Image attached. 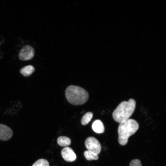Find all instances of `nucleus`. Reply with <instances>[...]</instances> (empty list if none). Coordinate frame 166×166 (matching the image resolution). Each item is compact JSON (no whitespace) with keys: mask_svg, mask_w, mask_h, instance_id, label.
Masks as SVG:
<instances>
[{"mask_svg":"<svg viewBox=\"0 0 166 166\" xmlns=\"http://www.w3.org/2000/svg\"><path fill=\"white\" fill-rule=\"evenodd\" d=\"M129 166H142V164L139 160L135 159L133 160L130 162Z\"/></svg>","mask_w":166,"mask_h":166,"instance_id":"obj_14","label":"nucleus"},{"mask_svg":"<svg viewBox=\"0 0 166 166\" xmlns=\"http://www.w3.org/2000/svg\"><path fill=\"white\" fill-rule=\"evenodd\" d=\"M86 147L88 150L97 155L101 152V147L99 141L95 137H89L85 142Z\"/></svg>","mask_w":166,"mask_h":166,"instance_id":"obj_4","label":"nucleus"},{"mask_svg":"<svg viewBox=\"0 0 166 166\" xmlns=\"http://www.w3.org/2000/svg\"><path fill=\"white\" fill-rule=\"evenodd\" d=\"M65 95L67 100L71 104L81 105L88 100V92L82 88L77 86L71 85L68 86L65 91Z\"/></svg>","mask_w":166,"mask_h":166,"instance_id":"obj_3","label":"nucleus"},{"mask_svg":"<svg viewBox=\"0 0 166 166\" xmlns=\"http://www.w3.org/2000/svg\"><path fill=\"white\" fill-rule=\"evenodd\" d=\"M13 132L12 129L8 126L0 124V140H7L12 137Z\"/></svg>","mask_w":166,"mask_h":166,"instance_id":"obj_7","label":"nucleus"},{"mask_svg":"<svg viewBox=\"0 0 166 166\" xmlns=\"http://www.w3.org/2000/svg\"><path fill=\"white\" fill-rule=\"evenodd\" d=\"M32 166H49V164L46 160L41 159L36 161Z\"/></svg>","mask_w":166,"mask_h":166,"instance_id":"obj_13","label":"nucleus"},{"mask_svg":"<svg viewBox=\"0 0 166 166\" xmlns=\"http://www.w3.org/2000/svg\"><path fill=\"white\" fill-rule=\"evenodd\" d=\"M35 68L32 65H28L21 69L20 73L23 76L28 77L30 75L35 71Z\"/></svg>","mask_w":166,"mask_h":166,"instance_id":"obj_9","label":"nucleus"},{"mask_svg":"<svg viewBox=\"0 0 166 166\" xmlns=\"http://www.w3.org/2000/svg\"><path fill=\"white\" fill-rule=\"evenodd\" d=\"M84 155L86 159L88 160H97L99 158L98 155L88 150L84 152Z\"/></svg>","mask_w":166,"mask_h":166,"instance_id":"obj_12","label":"nucleus"},{"mask_svg":"<svg viewBox=\"0 0 166 166\" xmlns=\"http://www.w3.org/2000/svg\"><path fill=\"white\" fill-rule=\"evenodd\" d=\"M34 55V49L29 45L24 46L20 50L19 55V59L26 61L32 59Z\"/></svg>","mask_w":166,"mask_h":166,"instance_id":"obj_5","label":"nucleus"},{"mask_svg":"<svg viewBox=\"0 0 166 166\" xmlns=\"http://www.w3.org/2000/svg\"><path fill=\"white\" fill-rule=\"evenodd\" d=\"M93 131L97 133H102L104 132L105 127L102 122L99 120L94 121L92 124Z\"/></svg>","mask_w":166,"mask_h":166,"instance_id":"obj_8","label":"nucleus"},{"mask_svg":"<svg viewBox=\"0 0 166 166\" xmlns=\"http://www.w3.org/2000/svg\"><path fill=\"white\" fill-rule=\"evenodd\" d=\"M61 155L64 160L68 162H73L77 158L76 155L73 150L69 147L64 148L61 150Z\"/></svg>","mask_w":166,"mask_h":166,"instance_id":"obj_6","label":"nucleus"},{"mask_svg":"<svg viewBox=\"0 0 166 166\" xmlns=\"http://www.w3.org/2000/svg\"><path fill=\"white\" fill-rule=\"evenodd\" d=\"M139 127L137 122L132 119L120 123L118 128V141L119 144L122 145H126L128 138L136 132Z\"/></svg>","mask_w":166,"mask_h":166,"instance_id":"obj_2","label":"nucleus"},{"mask_svg":"<svg viewBox=\"0 0 166 166\" xmlns=\"http://www.w3.org/2000/svg\"><path fill=\"white\" fill-rule=\"evenodd\" d=\"M57 143L60 146L62 147H65L70 144L71 140L67 137L61 136L58 138Z\"/></svg>","mask_w":166,"mask_h":166,"instance_id":"obj_10","label":"nucleus"},{"mask_svg":"<svg viewBox=\"0 0 166 166\" xmlns=\"http://www.w3.org/2000/svg\"><path fill=\"white\" fill-rule=\"evenodd\" d=\"M93 117V114L91 112L86 113L82 117L81 122L83 125H85L88 124L91 121Z\"/></svg>","mask_w":166,"mask_h":166,"instance_id":"obj_11","label":"nucleus"},{"mask_svg":"<svg viewBox=\"0 0 166 166\" xmlns=\"http://www.w3.org/2000/svg\"><path fill=\"white\" fill-rule=\"evenodd\" d=\"M136 105V101L132 99L122 102L113 113V119L120 123L129 119L134 111Z\"/></svg>","mask_w":166,"mask_h":166,"instance_id":"obj_1","label":"nucleus"}]
</instances>
